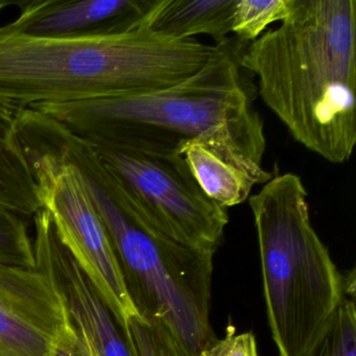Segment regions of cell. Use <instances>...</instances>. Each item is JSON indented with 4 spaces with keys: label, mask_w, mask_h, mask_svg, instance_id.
Segmentation results:
<instances>
[{
    "label": "cell",
    "mask_w": 356,
    "mask_h": 356,
    "mask_svg": "<svg viewBox=\"0 0 356 356\" xmlns=\"http://www.w3.org/2000/svg\"><path fill=\"white\" fill-rule=\"evenodd\" d=\"M33 220L36 266L59 289L76 330L88 339L97 356H138L129 331L116 322L88 277L60 241L49 212L39 210Z\"/></svg>",
    "instance_id": "obj_9"
},
{
    "label": "cell",
    "mask_w": 356,
    "mask_h": 356,
    "mask_svg": "<svg viewBox=\"0 0 356 356\" xmlns=\"http://www.w3.org/2000/svg\"><path fill=\"white\" fill-rule=\"evenodd\" d=\"M153 0H24L10 28L31 36H83L128 30L140 24Z\"/></svg>",
    "instance_id": "obj_10"
},
{
    "label": "cell",
    "mask_w": 356,
    "mask_h": 356,
    "mask_svg": "<svg viewBox=\"0 0 356 356\" xmlns=\"http://www.w3.org/2000/svg\"><path fill=\"white\" fill-rule=\"evenodd\" d=\"M70 323L63 297L44 270L0 264V356H53Z\"/></svg>",
    "instance_id": "obj_8"
},
{
    "label": "cell",
    "mask_w": 356,
    "mask_h": 356,
    "mask_svg": "<svg viewBox=\"0 0 356 356\" xmlns=\"http://www.w3.org/2000/svg\"><path fill=\"white\" fill-rule=\"evenodd\" d=\"M53 356H90L84 337L76 330L72 321L56 341Z\"/></svg>",
    "instance_id": "obj_19"
},
{
    "label": "cell",
    "mask_w": 356,
    "mask_h": 356,
    "mask_svg": "<svg viewBox=\"0 0 356 356\" xmlns=\"http://www.w3.org/2000/svg\"><path fill=\"white\" fill-rule=\"evenodd\" d=\"M76 168L109 235L139 316L163 323L189 354L200 356L218 339L210 323L216 253L172 241L147 224L122 191Z\"/></svg>",
    "instance_id": "obj_5"
},
{
    "label": "cell",
    "mask_w": 356,
    "mask_h": 356,
    "mask_svg": "<svg viewBox=\"0 0 356 356\" xmlns=\"http://www.w3.org/2000/svg\"><path fill=\"white\" fill-rule=\"evenodd\" d=\"M11 6H15V1L13 3V1H7V0H0V13Z\"/></svg>",
    "instance_id": "obj_21"
},
{
    "label": "cell",
    "mask_w": 356,
    "mask_h": 356,
    "mask_svg": "<svg viewBox=\"0 0 356 356\" xmlns=\"http://www.w3.org/2000/svg\"><path fill=\"white\" fill-rule=\"evenodd\" d=\"M79 332H80V331H79ZM81 334H82V333H81ZM82 337H84V341L85 343H86L87 347H88L89 354H90V356H97V352H95V350L93 349L92 345H91L90 341H88V339L85 337L83 334Z\"/></svg>",
    "instance_id": "obj_22"
},
{
    "label": "cell",
    "mask_w": 356,
    "mask_h": 356,
    "mask_svg": "<svg viewBox=\"0 0 356 356\" xmlns=\"http://www.w3.org/2000/svg\"><path fill=\"white\" fill-rule=\"evenodd\" d=\"M128 331L138 356H193L160 321L134 316Z\"/></svg>",
    "instance_id": "obj_17"
},
{
    "label": "cell",
    "mask_w": 356,
    "mask_h": 356,
    "mask_svg": "<svg viewBox=\"0 0 356 356\" xmlns=\"http://www.w3.org/2000/svg\"><path fill=\"white\" fill-rule=\"evenodd\" d=\"M0 206L24 218L42 209L24 151L0 149Z\"/></svg>",
    "instance_id": "obj_13"
},
{
    "label": "cell",
    "mask_w": 356,
    "mask_h": 356,
    "mask_svg": "<svg viewBox=\"0 0 356 356\" xmlns=\"http://www.w3.org/2000/svg\"><path fill=\"white\" fill-rule=\"evenodd\" d=\"M291 0H235L232 28L241 40L253 42L268 26L286 18Z\"/></svg>",
    "instance_id": "obj_15"
},
{
    "label": "cell",
    "mask_w": 356,
    "mask_h": 356,
    "mask_svg": "<svg viewBox=\"0 0 356 356\" xmlns=\"http://www.w3.org/2000/svg\"><path fill=\"white\" fill-rule=\"evenodd\" d=\"M179 153L203 193L226 209L245 203L254 185L261 184L257 177L231 163L199 139L185 140Z\"/></svg>",
    "instance_id": "obj_12"
},
{
    "label": "cell",
    "mask_w": 356,
    "mask_h": 356,
    "mask_svg": "<svg viewBox=\"0 0 356 356\" xmlns=\"http://www.w3.org/2000/svg\"><path fill=\"white\" fill-rule=\"evenodd\" d=\"M145 17V16H143ZM220 45L176 38L143 24L83 36H31L0 26V105L74 103L162 90L202 70Z\"/></svg>",
    "instance_id": "obj_2"
},
{
    "label": "cell",
    "mask_w": 356,
    "mask_h": 356,
    "mask_svg": "<svg viewBox=\"0 0 356 356\" xmlns=\"http://www.w3.org/2000/svg\"><path fill=\"white\" fill-rule=\"evenodd\" d=\"M256 90L239 54L227 42L197 74L162 90L30 108L90 143L135 131L199 139L266 184L273 174L262 168L266 137L254 106Z\"/></svg>",
    "instance_id": "obj_3"
},
{
    "label": "cell",
    "mask_w": 356,
    "mask_h": 356,
    "mask_svg": "<svg viewBox=\"0 0 356 356\" xmlns=\"http://www.w3.org/2000/svg\"><path fill=\"white\" fill-rule=\"evenodd\" d=\"M258 93L289 134L330 163L356 143V1L291 0L279 28L239 55Z\"/></svg>",
    "instance_id": "obj_1"
},
{
    "label": "cell",
    "mask_w": 356,
    "mask_h": 356,
    "mask_svg": "<svg viewBox=\"0 0 356 356\" xmlns=\"http://www.w3.org/2000/svg\"><path fill=\"white\" fill-rule=\"evenodd\" d=\"M93 147L153 228L181 245L216 253L229 222L228 211L203 193L178 145Z\"/></svg>",
    "instance_id": "obj_6"
},
{
    "label": "cell",
    "mask_w": 356,
    "mask_h": 356,
    "mask_svg": "<svg viewBox=\"0 0 356 356\" xmlns=\"http://www.w3.org/2000/svg\"><path fill=\"white\" fill-rule=\"evenodd\" d=\"M343 276V300L305 356H356L355 272Z\"/></svg>",
    "instance_id": "obj_14"
},
{
    "label": "cell",
    "mask_w": 356,
    "mask_h": 356,
    "mask_svg": "<svg viewBox=\"0 0 356 356\" xmlns=\"http://www.w3.org/2000/svg\"><path fill=\"white\" fill-rule=\"evenodd\" d=\"M0 149L24 151L15 129V113L0 105Z\"/></svg>",
    "instance_id": "obj_20"
},
{
    "label": "cell",
    "mask_w": 356,
    "mask_h": 356,
    "mask_svg": "<svg viewBox=\"0 0 356 356\" xmlns=\"http://www.w3.org/2000/svg\"><path fill=\"white\" fill-rule=\"evenodd\" d=\"M0 264L34 268V245L26 218L0 206Z\"/></svg>",
    "instance_id": "obj_16"
},
{
    "label": "cell",
    "mask_w": 356,
    "mask_h": 356,
    "mask_svg": "<svg viewBox=\"0 0 356 356\" xmlns=\"http://www.w3.org/2000/svg\"><path fill=\"white\" fill-rule=\"evenodd\" d=\"M234 5L235 0H153L143 24L168 36L207 35L216 45L226 44Z\"/></svg>",
    "instance_id": "obj_11"
},
{
    "label": "cell",
    "mask_w": 356,
    "mask_h": 356,
    "mask_svg": "<svg viewBox=\"0 0 356 356\" xmlns=\"http://www.w3.org/2000/svg\"><path fill=\"white\" fill-rule=\"evenodd\" d=\"M200 356H258L257 343L252 332L237 334L235 327H227L224 339H216Z\"/></svg>",
    "instance_id": "obj_18"
},
{
    "label": "cell",
    "mask_w": 356,
    "mask_h": 356,
    "mask_svg": "<svg viewBox=\"0 0 356 356\" xmlns=\"http://www.w3.org/2000/svg\"><path fill=\"white\" fill-rule=\"evenodd\" d=\"M307 197L302 179L285 172L248 199L279 356H305L343 300V274L312 227Z\"/></svg>",
    "instance_id": "obj_4"
},
{
    "label": "cell",
    "mask_w": 356,
    "mask_h": 356,
    "mask_svg": "<svg viewBox=\"0 0 356 356\" xmlns=\"http://www.w3.org/2000/svg\"><path fill=\"white\" fill-rule=\"evenodd\" d=\"M17 136L36 181L41 207L51 216L58 237L128 332L129 322L139 314L82 174L56 152L30 137Z\"/></svg>",
    "instance_id": "obj_7"
}]
</instances>
